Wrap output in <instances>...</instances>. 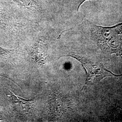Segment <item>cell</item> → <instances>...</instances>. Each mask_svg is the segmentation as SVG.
Segmentation results:
<instances>
[{
    "label": "cell",
    "mask_w": 122,
    "mask_h": 122,
    "mask_svg": "<svg viewBox=\"0 0 122 122\" xmlns=\"http://www.w3.org/2000/svg\"><path fill=\"white\" fill-rule=\"evenodd\" d=\"M92 37L104 51L122 58V23L112 27L98 26L89 22Z\"/></svg>",
    "instance_id": "cell-1"
},
{
    "label": "cell",
    "mask_w": 122,
    "mask_h": 122,
    "mask_svg": "<svg viewBox=\"0 0 122 122\" xmlns=\"http://www.w3.org/2000/svg\"><path fill=\"white\" fill-rule=\"evenodd\" d=\"M65 56L72 57L79 61L85 68L86 71L87 77L83 88L88 85L97 83L107 76H122V74L115 75L106 69L101 62L98 60L77 54H71Z\"/></svg>",
    "instance_id": "cell-2"
},
{
    "label": "cell",
    "mask_w": 122,
    "mask_h": 122,
    "mask_svg": "<svg viewBox=\"0 0 122 122\" xmlns=\"http://www.w3.org/2000/svg\"><path fill=\"white\" fill-rule=\"evenodd\" d=\"M10 91L11 93L10 100L16 111L23 114L28 113L34 103L35 98L29 100L25 99L15 95L13 92Z\"/></svg>",
    "instance_id": "cell-3"
},
{
    "label": "cell",
    "mask_w": 122,
    "mask_h": 122,
    "mask_svg": "<svg viewBox=\"0 0 122 122\" xmlns=\"http://www.w3.org/2000/svg\"><path fill=\"white\" fill-rule=\"evenodd\" d=\"M47 47L44 44H39L34 48L31 54L32 57L36 62H44L47 57Z\"/></svg>",
    "instance_id": "cell-4"
},
{
    "label": "cell",
    "mask_w": 122,
    "mask_h": 122,
    "mask_svg": "<svg viewBox=\"0 0 122 122\" xmlns=\"http://www.w3.org/2000/svg\"><path fill=\"white\" fill-rule=\"evenodd\" d=\"M14 49H7L0 47V55L12 52Z\"/></svg>",
    "instance_id": "cell-5"
},
{
    "label": "cell",
    "mask_w": 122,
    "mask_h": 122,
    "mask_svg": "<svg viewBox=\"0 0 122 122\" xmlns=\"http://www.w3.org/2000/svg\"><path fill=\"white\" fill-rule=\"evenodd\" d=\"M86 0H76L77 3V10H78L80 6Z\"/></svg>",
    "instance_id": "cell-6"
}]
</instances>
